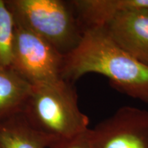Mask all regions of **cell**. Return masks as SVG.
Returning a JSON list of instances; mask_svg holds the SVG:
<instances>
[{
	"label": "cell",
	"instance_id": "8fae6325",
	"mask_svg": "<svg viewBox=\"0 0 148 148\" xmlns=\"http://www.w3.org/2000/svg\"><path fill=\"white\" fill-rule=\"evenodd\" d=\"M88 131L71 139L58 142L50 148H90Z\"/></svg>",
	"mask_w": 148,
	"mask_h": 148
},
{
	"label": "cell",
	"instance_id": "9c48e42d",
	"mask_svg": "<svg viewBox=\"0 0 148 148\" xmlns=\"http://www.w3.org/2000/svg\"><path fill=\"white\" fill-rule=\"evenodd\" d=\"M32 86L10 66H0V121L21 113Z\"/></svg>",
	"mask_w": 148,
	"mask_h": 148
},
{
	"label": "cell",
	"instance_id": "277c9868",
	"mask_svg": "<svg viewBox=\"0 0 148 148\" xmlns=\"http://www.w3.org/2000/svg\"><path fill=\"white\" fill-rule=\"evenodd\" d=\"M64 56L46 40L16 25L10 67L32 86L63 79Z\"/></svg>",
	"mask_w": 148,
	"mask_h": 148
},
{
	"label": "cell",
	"instance_id": "ba28073f",
	"mask_svg": "<svg viewBox=\"0 0 148 148\" xmlns=\"http://www.w3.org/2000/svg\"><path fill=\"white\" fill-rule=\"evenodd\" d=\"M56 143L29 124L21 112L0 121V148H50Z\"/></svg>",
	"mask_w": 148,
	"mask_h": 148
},
{
	"label": "cell",
	"instance_id": "5b68a950",
	"mask_svg": "<svg viewBox=\"0 0 148 148\" xmlns=\"http://www.w3.org/2000/svg\"><path fill=\"white\" fill-rule=\"evenodd\" d=\"M90 148H148V110L121 107L88 131Z\"/></svg>",
	"mask_w": 148,
	"mask_h": 148
},
{
	"label": "cell",
	"instance_id": "6da1fadb",
	"mask_svg": "<svg viewBox=\"0 0 148 148\" xmlns=\"http://www.w3.org/2000/svg\"><path fill=\"white\" fill-rule=\"evenodd\" d=\"M91 73L106 77L129 97L148 103V66L120 48L103 28L84 30L78 45L64 56V80L73 83Z\"/></svg>",
	"mask_w": 148,
	"mask_h": 148
},
{
	"label": "cell",
	"instance_id": "3957f363",
	"mask_svg": "<svg viewBox=\"0 0 148 148\" xmlns=\"http://www.w3.org/2000/svg\"><path fill=\"white\" fill-rule=\"evenodd\" d=\"M5 1L16 25L46 40L63 56L79 44L83 31L71 1Z\"/></svg>",
	"mask_w": 148,
	"mask_h": 148
},
{
	"label": "cell",
	"instance_id": "8992f818",
	"mask_svg": "<svg viewBox=\"0 0 148 148\" xmlns=\"http://www.w3.org/2000/svg\"><path fill=\"white\" fill-rule=\"evenodd\" d=\"M103 29L120 48L148 66V9L121 12Z\"/></svg>",
	"mask_w": 148,
	"mask_h": 148
},
{
	"label": "cell",
	"instance_id": "7a4b0ae2",
	"mask_svg": "<svg viewBox=\"0 0 148 148\" xmlns=\"http://www.w3.org/2000/svg\"><path fill=\"white\" fill-rule=\"evenodd\" d=\"M21 113L36 130L56 143L89 129V118L79 108L76 90L64 79L32 86Z\"/></svg>",
	"mask_w": 148,
	"mask_h": 148
},
{
	"label": "cell",
	"instance_id": "30bf717a",
	"mask_svg": "<svg viewBox=\"0 0 148 148\" xmlns=\"http://www.w3.org/2000/svg\"><path fill=\"white\" fill-rule=\"evenodd\" d=\"M16 24L5 0H0V66H10Z\"/></svg>",
	"mask_w": 148,
	"mask_h": 148
},
{
	"label": "cell",
	"instance_id": "52a82bcc",
	"mask_svg": "<svg viewBox=\"0 0 148 148\" xmlns=\"http://www.w3.org/2000/svg\"><path fill=\"white\" fill-rule=\"evenodd\" d=\"M82 31L103 28L123 12L148 9V0H73L71 1Z\"/></svg>",
	"mask_w": 148,
	"mask_h": 148
}]
</instances>
